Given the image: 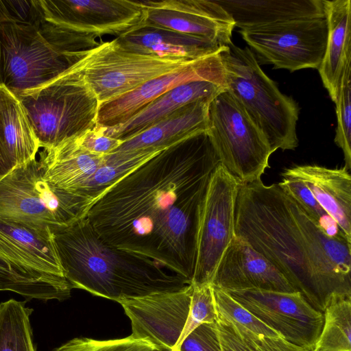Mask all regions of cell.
<instances>
[{"label":"cell","instance_id":"52a82bcc","mask_svg":"<svg viewBox=\"0 0 351 351\" xmlns=\"http://www.w3.org/2000/svg\"><path fill=\"white\" fill-rule=\"evenodd\" d=\"M93 202L49 184L37 158L15 166L0 178L1 219L51 230L85 217Z\"/></svg>","mask_w":351,"mask_h":351},{"label":"cell","instance_id":"74e56055","mask_svg":"<svg viewBox=\"0 0 351 351\" xmlns=\"http://www.w3.org/2000/svg\"><path fill=\"white\" fill-rule=\"evenodd\" d=\"M222 351H251L226 324L217 321Z\"/></svg>","mask_w":351,"mask_h":351},{"label":"cell","instance_id":"5bb4252c","mask_svg":"<svg viewBox=\"0 0 351 351\" xmlns=\"http://www.w3.org/2000/svg\"><path fill=\"white\" fill-rule=\"evenodd\" d=\"M45 19L54 24L101 36L123 35L143 25L139 1L40 0Z\"/></svg>","mask_w":351,"mask_h":351},{"label":"cell","instance_id":"3957f363","mask_svg":"<svg viewBox=\"0 0 351 351\" xmlns=\"http://www.w3.org/2000/svg\"><path fill=\"white\" fill-rule=\"evenodd\" d=\"M50 230L64 277L72 289L119 302L178 291L191 284L151 259L108 245L86 217Z\"/></svg>","mask_w":351,"mask_h":351},{"label":"cell","instance_id":"d4e9b609","mask_svg":"<svg viewBox=\"0 0 351 351\" xmlns=\"http://www.w3.org/2000/svg\"><path fill=\"white\" fill-rule=\"evenodd\" d=\"M240 30L326 16L324 0H217Z\"/></svg>","mask_w":351,"mask_h":351},{"label":"cell","instance_id":"2e32d148","mask_svg":"<svg viewBox=\"0 0 351 351\" xmlns=\"http://www.w3.org/2000/svg\"><path fill=\"white\" fill-rule=\"evenodd\" d=\"M0 256L48 282L72 289L64 277L50 228L0 219Z\"/></svg>","mask_w":351,"mask_h":351},{"label":"cell","instance_id":"d6986e66","mask_svg":"<svg viewBox=\"0 0 351 351\" xmlns=\"http://www.w3.org/2000/svg\"><path fill=\"white\" fill-rule=\"evenodd\" d=\"M227 90L225 76L189 81L160 95L124 123L103 128V133L121 141L129 139L149 128L177 109L199 100L212 101Z\"/></svg>","mask_w":351,"mask_h":351},{"label":"cell","instance_id":"9a60e30c","mask_svg":"<svg viewBox=\"0 0 351 351\" xmlns=\"http://www.w3.org/2000/svg\"><path fill=\"white\" fill-rule=\"evenodd\" d=\"M145 8L143 25L195 35L225 47L232 43L235 23L215 1H139Z\"/></svg>","mask_w":351,"mask_h":351},{"label":"cell","instance_id":"7a4b0ae2","mask_svg":"<svg viewBox=\"0 0 351 351\" xmlns=\"http://www.w3.org/2000/svg\"><path fill=\"white\" fill-rule=\"evenodd\" d=\"M234 230L320 312L332 295H351V243L327 234L278 184L239 185Z\"/></svg>","mask_w":351,"mask_h":351},{"label":"cell","instance_id":"6da1fadb","mask_svg":"<svg viewBox=\"0 0 351 351\" xmlns=\"http://www.w3.org/2000/svg\"><path fill=\"white\" fill-rule=\"evenodd\" d=\"M219 164L207 132L192 135L105 189L86 217L108 245L151 259L191 283L202 204Z\"/></svg>","mask_w":351,"mask_h":351},{"label":"cell","instance_id":"83f0119b","mask_svg":"<svg viewBox=\"0 0 351 351\" xmlns=\"http://www.w3.org/2000/svg\"><path fill=\"white\" fill-rule=\"evenodd\" d=\"M162 149L113 152L105 155L101 164L83 186L78 195L89 197L94 202L105 189Z\"/></svg>","mask_w":351,"mask_h":351},{"label":"cell","instance_id":"4fadbf2b","mask_svg":"<svg viewBox=\"0 0 351 351\" xmlns=\"http://www.w3.org/2000/svg\"><path fill=\"white\" fill-rule=\"evenodd\" d=\"M193 287L120 301L134 338L176 350L188 335Z\"/></svg>","mask_w":351,"mask_h":351},{"label":"cell","instance_id":"8fae6325","mask_svg":"<svg viewBox=\"0 0 351 351\" xmlns=\"http://www.w3.org/2000/svg\"><path fill=\"white\" fill-rule=\"evenodd\" d=\"M239 185L221 164L210 177L199 221L191 284H211L223 254L235 237Z\"/></svg>","mask_w":351,"mask_h":351},{"label":"cell","instance_id":"836d02e7","mask_svg":"<svg viewBox=\"0 0 351 351\" xmlns=\"http://www.w3.org/2000/svg\"><path fill=\"white\" fill-rule=\"evenodd\" d=\"M16 100L17 98L13 93L0 86V178L15 167L9 152L8 141Z\"/></svg>","mask_w":351,"mask_h":351},{"label":"cell","instance_id":"30bf717a","mask_svg":"<svg viewBox=\"0 0 351 351\" xmlns=\"http://www.w3.org/2000/svg\"><path fill=\"white\" fill-rule=\"evenodd\" d=\"M239 33L262 64L291 72L318 69L326 50L328 23L326 16L303 18Z\"/></svg>","mask_w":351,"mask_h":351},{"label":"cell","instance_id":"5b68a950","mask_svg":"<svg viewBox=\"0 0 351 351\" xmlns=\"http://www.w3.org/2000/svg\"><path fill=\"white\" fill-rule=\"evenodd\" d=\"M227 90L265 137L271 152L295 149L299 106L261 69L253 51L232 43L220 53Z\"/></svg>","mask_w":351,"mask_h":351},{"label":"cell","instance_id":"ac0fdd59","mask_svg":"<svg viewBox=\"0 0 351 351\" xmlns=\"http://www.w3.org/2000/svg\"><path fill=\"white\" fill-rule=\"evenodd\" d=\"M211 284L224 291H296L274 265L236 235L223 254Z\"/></svg>","mask_w":351,"mask_h":351},{"label":"cell","instance_id":"8992f818","mask_svg":"<svg viewBox=\"0 0 351 351\" xmlns=\"http://www.w3.org/2000/svg\"><path fill=\"white\" fill-rule=\"evenodd\" d=\"M16 97L40 148H54L97 125L98 99L82 75L72 66L45 84Z\"/></svg>","mask_w":351,"mask_h":351},{"label":"cell","instance_id":"44dd1931","mask_svg":"<svg viewBox=\"0 0 351 351\" xmlns=\"http://www.w3.org/2000/svg\"><path fill=\"white\" fill-rule=\"evenodd\" d=\"M114 40L129 51L193 60L220 53L226 47L203 37L147 25L139 26Z\"/></svg>","mask_w":351,"mask_h":351},{"label":"cell","instance_id":"f1b7e54d","mask_svg":"<svg viewBox=\"0 0 351 351\" xmlns=\"http://www.w3.org/2000/svg\"><path fill=\"white\" fill-rule=\"evenodd\" d=\"M26 301L10 299L0 303V351H36Z\"/></svg>","mask_w":351,"mask_h":351},{"label":"cell","instance_id":"4dcf8cb0","mask_svg":"<svg viewBox=\"0 0 351 351\" xmlns=\"http://www.w3.org/2000/svg\"><path fill=\"white\" fill-rule=\"evenodd\" d=\"M278 185L285 193L295 201L327 234L332 237L343 238L350 242L334 219L320 206L304 182L293 177L283 176Z\"/></svg>","mask_w":351,"mask_h":351},{"label":"cell","instance_id":"cb8c5ba5","mask_svg":"<svg viewBox=\"0 0 351 351\" xmlns=\"http://www.w3.org/2000/svg\"><path fill=\"white\" fill-rule=\"evenodd\" d=\"M324 3L328 36L318 71L325 88L335 102L343 73L351 62V1L324 0Z\"/></svg>","mask_w":351,"mask_h":351},{"label":"cell","instance_id":"1f68e13d","mask_svg":"<svg viewBox=\"0 0 351 351\" xmlns=\"http://www.w3.org/2000/svg\"><path fill=\"white\" fill-rule=\"evenodd\" d=\"M349 62L343 73L336 104L337 125L335 143L343 153L345 169H351V64Z\"/></svg>","mask_w":351,"mask_h":351},{"label":"cell","instance_id":"e575fe53","mask_svg":"<svg viewBox=\"0 0 351 351\" xmlns=\"http://www.w3.org/2000/svg\"><path fill=\"white\" fill-rule=\"evenodd\" d=\"M0 10L5 22L36 25L45 20L40 0H0Z\"/></svg>","mask_w":351,"mask_h":351},{"label":"cell","instance_id":"9c48e42d","mask_svg":"<svg viewBox=\"0 0 351 351\" xmlns=\"http://www.w3.org/2000/svg\"><path fill=\"white\" fill-rule=\"evenodd\" d=\"M195 60L132 52L113 40L85 51L72 67L82 75L100 105Z\"/></svg>","mask_w":351,"mask_h":351},{"label":"cell","instance_id":"4316f807","mask_svg":"<svg viewBox=\"0 0 351 351\" xmlns=\"http://www.w3.org/2000/svg\"><path fill=\"white\" fill-rule=\"evenodd\" d=\"M9 291L25 298L47 301L69 298L71 290L48 282L0 256V291Z\"/></svg>","mask_w":351,"mask_h":351},{"label":"cell","instance_id":"f546056e","mask_svg":"<svg viewBox=\"0 0 351 351\" xmlns=\"http://www.w3.org/2000/svg\"><path fill=\"white\" fill-rule=\"evenodd\" d=\"M212 286L217 321L247 329L257 335L282 338L279 333L268 327L242 306L226 291L213 285Z\"/></svg>","mask_w":351,"mask_h":351},{"label":"cell","instance_id":"277c9868","mask_svg":"<svg viewBox=\"0 0 351 351\" xmlns=\"http://www.w3.org/2000/svg\"><path fill=\"white\" fill-rule=\"evenodd\" d=\"M98 34L46 19L36 25L0 23V86L15 96L39 87L100 45Z\"/></svg>","mask_w":351,"mask_h":351},{"label":"cell","instance_id":"d6a6232c","mask_svg":"<svg viewBox=\"0 0 351 351\" xmlns=\"http://www.w3.org/2000/svg\"><path fill=\"white\" fill-rule=\"evenodd\" d=\"M147 339L129 336L122 339L97 340L87 337L72 339L53 351H167Z\"/></svg>","mask_w":351,"mask_h":351},{"label":"cell","instance_id":"484cf974","mask_svg":"<svg viewBox=\"0 0 351 351\" xmlns=\"http://www.w3.org/2000/svg\"><path fill=\"white\" fill-rule=\"evenodd\" d=\"M322 313V331L313 351H351V295H332Z\"/></svg>","mask_w":351,"mask_h":351},{"label":"cell","instance_id":"e0dca14e","mask_svg":"<svg viewBox=\"0 0 351 351\" xmlns=\"http://www.w3.org/2000/svg\"><path fill=\"white\" fill-rule=\"evenodd\" d=\"M220 53L153 78L125 95L100 104L97 125L108 128L124 123L150 102L178 85L193 80L225 76Z\"/></svg>","mask_w":351,"mask_h":351},{"label":"cell","instance_id":"603a6c76","mask_svg":"<svg viewBox=\"0 0 351 351\" xmlns=\"http://www.w3.org/2000/svg\"><path fill=\"white\" fill-rule=\"evenodd\" d=\"M210 101L199 100L177 109L137 135L123 141L114 152L164 149L182 139L206 132Z\"/></svg>","mask_w":351,"mask_h":351},{"label":"cell","instance_id":"d590c367","mask_svg":"<svg viewBox=\"0 0 351 351\" xmlns=\"http://www.w3.org/2000/svg\"><path fill=\"white\" fill-rule=\"evenodd\" d=\"M176 351H222L217 321L204 323L192 330Z\"/></svg>","mask_w":351,"mask_h":351},{"label":"cell","instance_id":"7c38bea8","mask_svg":"<svg viewBox=\"0 0 351 351\" xmlns=\"http://www.w3.org/2000/svg\"><path fill=\"white\" fill-rule=\"evenodd\" d=\"M225 291L285 340L313 351L322 331L323 313L300 292L258 289Z\"/></svg>","mask_w":351,"mask_h":351},{"label":"cell","instance_id":"ffe728a7","mask_svg":"<svg viewBox=\"0 0 351 351\" xmlns=\"http://www.w3.org/2000/svg\"><path fill=\"white\" fill-rule=\"evenodd\" d=\"M282 176L302 180L316 200L351 242V176L345 167L329 169L317 165H297Z\"/></svg>","mask_w":351,"mask_h":351},{"label":"cell","instance_id":"8d00e7d4","mask_svg":"<svg viewBox=\"0 0 351 351\" xmlns=\"http://www.w3.org/2000/svg\"><path fill=\"white\" fill-rule=\"evenodd\" d=\"M75 138L83 149L99 155H107L113 152L122 143L118 139L105 135L103 128L97 125Z\"/></svg>","mask_w":351,"mask_h":351},{"label":"cell","instance_id":"f35d334b","mask_svg":"<svg viewBox=\"0 0 351 351\" xmlns=\"http://www.w3.org/2000/svg\"><path fill=\"white\" fill-rule=\"evenodd\" d=\"M4 21V19H3V14L0 10V23L1 22H3Z\"/></svg>","mask_w":351,"mask_h":351},{"label":"cell","instance_id":"ba28073f","mask_svg":"<svg viewBox=\"0 0 351 351\" xmlns=\"http://www.w3.org/2000/svg\"><path fill=\"white\" fill-rule=\"evenodd\" d=\"M206 132L220 164L239 184L261 180L272 152L263 133L227 90L209 104Z\"/></svg>","mask_w":351,"mask_h":351},{"label":"cell","instance_id":"7402d4cb","mask_svg":"<svg viewBox=\"0 0 351 351\" xmlns=\"http://www.w3.org/2000/svg\"><path fill=\"white\" fill-rule=\"evenodd\" d=\"M44 179L51 186L78 195L104 160L105 155L83 149L75 137L38 152Z\"/></svg>","mask_w":351,"mask_h":351},{"label":"cell","instance_id":"ab89813d","mask_svg":"<svg viewBox=\"0 0 351 351\" xmlns=\"http://www.w3.org/2000/svg\"><path fill=\"white\" fill-rule=\"evenodd\" d=\"M167 351H176V350H168Z\"/></svg>","mask_w":351,"mask_h":351}]
</instances>
